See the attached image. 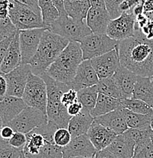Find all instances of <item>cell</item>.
Instances as JSON below:
<instances>
[{
  "label": "cell",
  "instance_id": "74e56055",
  "mask_svg": "<svg viewBox=\"0 0 153 158\" xmlns=\"http://www.w3.org/2000/svg\"><path fill=\"white\" fill-rule=\"evenodd\" d=\"M123 0H105L106 9L111 16V19H115L121 15L119 6Z\"/></svg>",
  "mask_w": 153,
  "mask_h": 158
},
{
  "label": "cell",
  "instance_id": "b9f144b4",
  "mask_svg": "<svg viewBox=\"0 0 153 158\" xmlns=\"http://www.w3.org/2000/svg\"><path fill=\"white\" fill-rule=\"evenodd\" d=\"M21 4L28 6L35 13H37L39 15H41V11L40 7H39L38 0H15Z\"/></svg>",
  "mask_w": 153,
  "mask_h": 158
},
{
  "label": "cell",
  "instance_id": "9a60e30c",
  "mask_svg": "<svg viewBox=\"0 0 153 158\" xmlns=\"http://www.w3.org/2000/svg\"><path fill=\"white\" fill-rule=\"evenodd\" d=\"M99 80L95 69L92 66L91 60H83L77 69L70 87L79 91L82 88L96 85Z\"/></svg>",
  "mask_w": 153,
  "mask_h": 158
},
{
  "label": "cell",
  "instance_id": "7dc6e473",
  "mask_svg": "<svg viewBox=\"0 0 153 158\" xmlns=\"http://www.w3.org/2000/svg\"><path fill=\"white\" fill-rule=\"evenodd\" d=\"M51 1H52L53 6H55V8L57 9V11H58L60 16L67 15L66 11L65 9L64 0H51Z\"/></svg>",
  "mask_w": 153,
  "mask_h": 158
},
{
  "label": "cell",
  "instance_id": "f907efd6",
  "mask_svg": "<svg viewBox=\"0 0 153 158\" xmlns=\"http://www.w3.org/2000/svg\"><path fill=\"white\" fill-rule=\"evenodd\" d=\"M143 13H144V11H143V4L138 5L133 10V14L134 15L135 17H137L138 15H142Z\"/></svg>",
  "mask_w": 153,
  "mask_h": 158
},
{
  "label": "cell",
  "instance_id": "f35d334b",
  "mask_svg": "<svg viewBox=\"0 0 153 158\" xmlns=\"http://www.w3.org/2000/svg\"><path fill=\"white\" fill-rule=\"evenodd\" d=\"M145 0H123L119 6L120 12L133 13V10L136 6L143 4Z\"/></svg>",
  "mask_w": 153,
  "mask_h": 158
},
{
  "label": "cell",
  "instance_id": "816d5d0a",
  "mask_svg": "<svg viewBox=\"0 0 153 158\" xmlns=\"http://www.w3.org/2000/svg\"><path fill=\"white\" fill-rule=\"evenodd\" d=\"M9 18V7H0V19Z\"/></svg>",
  "mask_w": 153,
  "mask_h": 158
},
{
  "label": "cell",
  "instance_id": "91938a15",
  "mask_svg": "<svg viewBox=\"0 0 153 158\" xmlns=\"http://www.w3.org/2000/svg\"><path fill=\"white\" fill-rule=\"evenodd\" d=\"M151 140H152V143L153 144V135L152 136V138H151Z\"/></svg>",
  "mask_w": 153,
  "mask_h": 158
},
{
  "label": "cell",
  "instance_id": "cb8c5ba5",
  "mask_svg": "<svg viewBox=\"0 0 153 158\" xmlns=\"http://www.w3.org/2000/svg\"><path fill=\"white\" fill-rule=\"evenodd\" d=\"M94 122L91 113L82 110L79 115L72 116L68 125V129L72 138L87 134Z\"/></svg>",
  "mask_w": 153,
  "mask_h": 158
},
{
  "label": "cell",
  "instance_id": "8d00e7d4",
  "mask_svg": "<svg viewBox=\"0 0 153 158\" xmlns=\"http://www.w3.org/2000/svg\"><path fill=\"white\" fill-rule=\"evenodd\" d=\"M26 141H27L26 134L19 132V131H15L12 137L9 140V143L11 147L19 150H23L26 144Z\"/></svg>",
  "mask_w": 153,
  "mask_h": 158
},
{
  "label": "cell",
  "instance_id": "ac0fdd59",
  "mask_svg": "<svg viewBox=\"0 0 153 158\" xmlns=\"http://www.w3.org/2000/svg\"><path fill=\"white\" fill-rule=\"evenodd\" d=\"M27 106L21 98L6 96L0 101V116L3 126L9 124Z\"/></svg>",
  "mask_w": 153,
  "mask_h": 158
},
{
  "label": "cell",
  "instance_id": "6da1fadb",
  "mask_svg": "<svg viewBox=\"0 0 153 158\" xmlns=\"http://www.w3.org/2000/svg\"><path fill=\"white\" fill-rule=\"evenodd\" d=\"M121 65L138 76L153 75V40L146 38L140 30L133 37L119 42L117 46Z\"/></svg>",
  "mask_w": 153,
  "mask_h": 158
},
{
  "label": "cell",
  "instance_id": "4dcf8cb0",
  "mask_svg": "<svg viewBox=\"0 0 153 158\" xmlns=\"http://www.w3.org/2000/svg\"><path fill=\"white\" fill-rule=\"evenodd\" d=\"M38 4L41 11L43 21L49 28L50 24L60 17L58 11L51 0H38Z\"/></svg>",
  "mask_w": 153,
  "mask_h": 158
},
{
  "label": "cell",
  "instance_id": "3957f363",
  "mask_svg": "<svg viewBox=\"0 0 153 158\" xmlns=\"http://www.w3.org/2000/svg\"><path fill=\"white\" fill-rule=\"evenodd\" d=\"M82 61L83 56L80 43L70 42L45 73L57 81L70 86Z\"/></svg>",
  "mask_w": 153,
  "mask_h": 158
},
{
  "label": "cell",
  "instance_id": "277c9868",
  "mask_svg": "<svg viewBox=\"0 0 153 158\" xmlns=\"http://www.w3.org/2000/svg\"><path fill=\"white\" fill-rule=\"evenodd\" d=\"M40 77L47 85V120L57 125L59 128H67L72 116L69 115L67 108L62 103L61 98L71 87L57 81L46 73Z\"/></svg>",
  "mask_w": 153,
  "mask_h": 158
},
{
  "label": "cell",
  "instance_id": "9c48e42d",
  "mask_svg": "<svg viewBox=\"0 0 153 158\" xmlns=\"http://www.w3.org/2000/svg\"><path fill=\"white\" fill-rule=\"evenodd\" d=\"M47 123V114L37 108L27 106L7 125L15 131L28 134L34 128L44 126Z\"/></svg>",
  "mask_w": 153,
  "mask_h": 158
},
{
  "label": "cell",
  "instance_id": "f6af8a7d",
  "mask_svg": "<svg viewBox=\"0 0 153 158\" xmlns=\"http://www.w3.org/2000/svg\"><path fill=\"white\" fill-rule=\"evenodd\" d=\"M82 111V106L79 101L72 103L67 107V112L70 116H75L79 114Z\"/></svg>",
  "mask_w": 153,
  "mask_h": 158
},
{
  "label": "cell",
  "instance_id": "2e32d148",
  "mask_svg": "<svg viewBox=\"0 0 153 158\" xmlns=\"http://www.w3.org/2000/svg\"><path fill=\"white\" fill-rule=\"evenodd\" d=\"M87 135L96 151H98L105 149L114 140L117 135L112 130L104 127L94 119L87 132Z\"/></svg>",
  "mask_w": 153,
  "mask_h": 158
},
{
  "label": "cell",
  "instance_id": "52a82bcc",
  "mask_svg": "<svg viewBox=\"0 0 153 158\" xmlns=\"http://www.w3.org/2000/svg\"><path fill=\"white\" fill-rule=\"evenodd\" d=\"M21 98L28 106L38 109L47 114V85L40 76L30 73Z\"/></svg>",
  "mask_w": 153,
  "mask_h": 158
},
{
  "label": "cell",
  "instance_id": "7402d4cb",
  "mask_svg": "<svg viewBox=\"0 0 153 158\" xmlns=\"http://www.w3.org/2000/svg\"><path fill=\"white\" fill-rule=\"evenodd\" d=\"M135 146L134 141L123 132L118 135L106 149L119 158H132L134 154Z\"/></svg>",
  "mask_w": 153,
  "mask_h": 158
},
{
  "label": "cell",
  "instance_id": "8992f818",
  "mask_svg": "<svg viewBox=\"0 0 153 158\" xmlns=\"http://www.w3.org/2000/svg\"><path fill=\"white\" fill-rule=\"evenodd\" d=\"M9 17L18 31L47 28L42 16L15 0H9Z\"/></svg>",
  "mask_w": 153,
  "mask_h": 158
},
{
  "label": "cell",
  "instance_id": "836d02e7",
  "mask_svg": "<svg viewBox=\"0 0 153 158\" xmlns=\"http://www.w3.org/2000/svg\"><path fill=\"white\" fill-rule=\"evenodd\" d=\"M18 32L15 26L9 18L5 19H0V41L14 35Z\"/></svg>",
  "mask_w": 153,
  "mask_h": 158
},
{
  "label": "cell",
  "instance_id": "db71d44e",
  "mask_svg": "<svg viewBox=\"0 0 153 158\" xmlns=\"http://www.w3.org/2000/svg\"><path fill=\"white\" fill-rule=\"evenodd\" d=\"M2 126H3V123H2V120L1 116H0V130H1V128H2Z\"/></svg>",
  "mask_w": 153,
  "mask_h": 158
},
{
  "label": "cell",
  "instance_id": "680465c9",
  "mask_svg": "<svg viewBox=\"0 0 153 158\" xmlns=\"http://www.w3.org/2000/svg\"><path fill=\"white\" fill-rule=\"evenodd\" d=\"M71 158H95V157H71Z\"/></svg>",
  "mask_w": 153,
  "mask_h": 158
},
{
  "label": "cell",
  "instance_id": "c3c4849f",
  "mask_svg": "<svg viewBox=\"0 0 153 158\" xmlns=\"http://www.w3.org/2000/svg\"><path fill=\"white\" fill-rule=\"evenodd\" d=\"M95 158H119L117 157L116 155L112 154L111 152H110L108 150L105 149L101 150V151H97L96 154H95Z\"/></svg>",
  "mask_w": 153,
  "mask_h": 158
},
{
  "label": "cell",
  "instance_id": "60d3db41",
  "mask_svg": "<svg viewBox=\"0 0 153 158\" xmlns=\"http://www.w3.org/2000/svg\"><path fill=\"white\" fill-rule=\"evenodd\" d=\"M15 34L8 37V38L3 40L0 41V67H1L2 62L3 59H4L5 56H6V52H7L8 49H9L11 41H12V40L14 39Z\"/></svg>",
  "mask_w": 153,
  "mask_h": 158
},
{
  "label": "cell",
  "instance_id": "f546056e",
  "mask_svg": "<svg viewBox=\"0 0 153 158\" xmlns=\"http://www.w3.org/2000/svg\"><path fill=\"white\" fill-rule=\"evenodd\" d=\"M121 106L130 111L139 114L147 115L153 113V109L142 100L136 98L121 99Z\"/></svg>",
  "mask_w": 153,
  "mask_h": 158
},
{
  "label": "cell",
  "instance_id": "7c38bea8",
  "mask_svg": "<svg viewBox=\"0 0 153 158\" xmlns=\"http://www.w3.org/2000/svg\"><path fill=\"white\" fill-rule=\"evenodd\" d=\"M32 72L29 64H21L8 74H5L7 80V96L22 98L30 73Z\"/></svg>",
  "mask_w": 153,
  "mask_h": 158
},
{
  "label": "cell",
  "instance_id": "681fc988",
  "mask_svg": "<svg viewBox=\"0 0 153 158\" xmlns=\"http://www.w3.org/2000/svg\"><path fill=\"white\" fill-rule=\"evenodd\" d=\"M90 2L92 7L106 8L105 0H90Z\"/></svg>",
  "mask_w": 153,
  "mask_h": 158
},
{
  "label": "cell",
  "instance_id": "d590c367",
  "mask_svg": "<svg viewBox=\"0 0 153 158\" xmlns=\"http://www.w3.org/2000/svg\"><path fill=\"white\" fill-rule=\"evenodd\" d=\"M132 158H153V144L152 141L140 148H136Z\"/></svg>",
  "mask_w": 153,
  "mask_h": 158
},
{
  "label": "cell",
  "instance_id": "d4e9b609",
  "mask_svg": "<svg viewBox=\"0 0 153 158\" xmlns=\"http://www.w3.org/2000/svg\"><path fill=\"white\" fill-rule=\"evenodd\" d=\"M132 98L142 100L153 109V86L150 78L137 77Z\"/></svg>",
  "mask_w": 153,
  "mask_h": 158
},
{
  "label": "cell",
  "instance_id": "ee69618b",
  "mask_svg": "<svg viewBox=\"0 0 153 158\" xmlns=\"http://www.w3.org/2000/svg\"><path fill=\"white\" fill-rule=\"evenodd\" d=\"M15 132V131L12 128L8 126V125H6V126H3L1 130H0V138H2L3 140L9 141V140L12 137Z\"/></svg>",
  "mask_w": 153,
  "mask_h": 158
},
{
  "label": "cell",
  "instance_id": "83f0119b",
  "mask_svg": "<svg viewBox=\"0 0 153 158\" xmlns=\"http://www.w3.org/2000/svg\"><path fill=\"white\" fill-rule=\"evenodd\" d=\"M123 114L129 128L147 129L151 128V122L153 119V113L147 115L139 114L123 108Z\"/></svg>",
  "mask_w": 153,
  "mask_h": 158
},
{
  "label": "cell",
  "instance_id": "8fae6325",
  "mask_svg": "<svg viewBox=\"0 0 153 158\" xmlns=\"http://www.w3.org/2000/svg\"><path fill=\"white\" fill-rule=\"evenodd\" d=\"M47 28H36L19 31L21 64H29L35 55L43 34Z\"/></svg>",
  "mask_w": 153,
  "mask_h": 158
},
{
  "label": "cell",
  "instance_id": "603a6c76",
  "mask_svg": "<svg viewBox=\"0 0 153 158\" xmlns=\"http://www.w3.org/2000/svg\"><path fill=\"white\" fill-rule=\"evenodd\" d=\"M27 141L23 148V153L28 158H32L39 154V151L50 141L46 138L44 135L38 129V128L26 134ZM52 143V142H50Z\"/></svg>",
  "mask_w": 153,
  "mask_h": 158
},
{
  "label": "cell",
  "instance_id": "e575fe53",
  "mask_svg": "<svg viewBox=\"0 0 153 158\" xmlns=\"http://www.w3.org/2000/svg\"><path fill=\"white\" fill-rule=\"evenodd\" d=\"M72 135L66 128H59L56 130L53 135V141L57 145L64 148L70 144L72 140Z\"/></svg>",
  "mask_w": 153,
  "mask_h": 158
},
{
  "label": "cell",
  "instance_id": "11a10c76",
  "mask_svg": "<svg viewBox=\"0 0 153 158\" xmlns=\"http://www.w3.org/2000/svg\"><path fill=\"white\" fill-rule=\"evenodd\" d=\"M20 158H28L27 157H26L25 155H24V153L22 152V154H21V157H20Z\"/></svg>",
  "mask_w": 153,
  "mask_h": 158
},
{
  "label": "cell",
  "instance_id": "bcb514c9",
  "mask_svg": "<svg viewBox=\"0 0 153 158\" xmlns=\"http://www.w3.org/2000/svg\"><path fill=\"white\" fill-rule=\"evenodd\" d=\"M142 33L149 40H153V21L149 20L147 24L140 30Z\"/></svg>",
  "mask_w": 153,
  "mask_h": 158
},
{
  "label": "cell",
  "instance_id": "484cf974",
  "mask_svg": "<svg viewBox=\"0 0 153 158\" xmlns=\"http://www.w3.org/2000/svg\"><path fill=\"white\" fill-rule=\"evenodd\" d=\"M120 106H121V99L114 98L99 93L96 104L91 110V115L94 118L98 117L112 112Z\"/></svg>",
  "mask_w": 153,
  "mask_h": 158
},
{
  "label": "cell",
  "instance_id": "5bb4252c",
  "mask_svg": "<svg viewBox=\"0 0 153 158\" xmlns=\"http://www.w3.org/2000/svg\"><path fill=\"white\" fill-rule=\"evenodd\" d=\"M97 151L87 134L72 138L70 144L62 148V158L93 157Z\"/></svg>",
  "mask_w": 153,
  "mask_h": 158
},
{
  "label": "cell",
  "instance_id": "5b68a950",
  "mask_svg": "<svg viewBox=\"0 0 153 158\" xmlns=\"http://www.w3.org/2000/svg\"><path fill=\"white\" fill-rule=\"evenodd\" d=\"M48 30L70 42L80 43L92 33L85 21L72 19L68 15L60 16L50 24Z\"/></svg>",
  "mask_w": 153,
  "mask_h": 158
},
{
  "label": "cell",
  "instance_id": "4316f807",
  "mask_svg": "<svg viewBox=\"0 0 153 158\" xmlns=\"http://www.w3.org/2000/svg\"><path fill=\"white\" fill-rule=\"evenodd\" d=\"M67 15L72 19L86 21L88 10L91 7L90 0H64Z\"/></svg>",
  "mask_w": 153,
  "mask_h": 158
},
{
  "label": "cell",
  "instance_id": "44dd1931",
  "mask_svg": "<svg viewBox=\"0 0 153 158\" xmlns=\"http://www.w3.org/2000/svg\"><path fill=\"white\" fill-rule=\"evenodd\" d=\"M21 64V55L19 45V31L16 33L14 39L6 52L0 67V72L8 74Z\"/></svg>",
  "mask_w": 153,
  "mask_h": 158
},
{
  "label": "cell",
  "instance_id": "9f6ffc18",
  "mask_svg": "<svg viewBox=\"0 0 153 158\" xmlns=\"http://www.w3.org/2000/svg\"><path fill=\"white\" fill-rule=\"evenodd\" d=\"M150 80H151V82H152V86H153V75L150 78Z\"/></svg>",
  "mask_w": 153,
  "mask_h": 158
},
{
  "label": "cell",
  "instance_id": "1f68e13d",
  "mask_svg": "<svg viewBox=\"0 0 153 158\" xmlns=\"http://www.w3.org/2000/svg\"><path fill=\"white\" fill-rule=\"evenodd\" d=\"M96 85L99 93L114 98L123 99L122 94L112 77L100 79Z\"/></svg>",
  "mask_w": 153,
  "mask_h": 158
},
{
  "label": "cell",
  "instance_id": "30bf717a",
  "mask_svg": "<svg viewBox=\"0 0 153 158\" xmlns=\"http://www.w3.org/2000/svg\"><path fill=\"white\" fill-rule=\"evenodd\" d=\"M135 24L134 15L123 12L117 19L111 20L107 29V34L115 40H123L133 37L135 33Z\"/></svg>",
  "mask_w": 153,
  "mask_h": 158
},
{
  "label": "cell",
  "instance_id": "e0dca14e",
  "mask_svg": "<svg viewBox=\"0 0 153 158\" xmlns=\"http://www.w3.org/2000/svg\"><path fill=\"white\" fill-rule=\"evenodd\" d=\"M111 18L106 8L91 7L88 10L86 24L93 34H107Z\"/></svg>",
  "mask_w": 153,
  "mask_h": 158
},
{
  "label": "cell",
  "instance_id": "6f0895ef",
  "mask_svg": "<svg viewBox=\"0 0 153 158\" xmlns=\"http://www.w3.org/2000/svg\"><path fill=\"white\" fill-rule=\"evenodd\" d=\"M151 128H152V129L153 130V119L152 120V122H151Z\"/></svg>",
  "mask_w": 153,
  "mask_h": 158
},
{
  "label": "cell",
  "instance_id": "d6986e66",
  "mask_svg": "<svg viewBox=\"0 0 153 158\" xmlns=\"http://www.w3.org/2000/svg\"><path fill=\"white\" fill-rule=\"evenodd\" d=\"M94 119L104 127L112 130L117 135L123 134L129 128L125 120L122 106H120L112 112L94 118Z\"/></svg>",
  "mask_w": 153,
  "mask_h": 158
},
{
  "label": "cell",
  "instance_id": "ba28073f",
  "mask_svg": "<svg viewBox=\"0 0 153 158\" xmlns=\"http://www.w3.org/2000/svg\"><path fill=\"white\" fill-rule=\"evenodd\" d=\"M119 42L111 38L107 34L91 33L80 42L83 60H91L113 50L117 48Z\"/></svg>",
  "mask_w": 153,
  "mask_h": 158
},
{
  "label": "cell",
  "instance_id": "4fadbf2b",
  "mask_svg": "<svg viewBox=\"0 0 153 158\" xmlns=\"http://www.w3.org/2000/svg\"><path fill=\"white\" fill-rule=\"evenodd\" d=\"M91 62L99 79L112 77L121 66L117 47L107 53L91 59Z\"/></svg>",
  "mask_w": 153,
  "mask_h": 158
},
{
  "label": "cell",
  "instance_id": "ffe728a7",
  "mask_svg": "<svg viewBox=\"0 0 153 158\" xmlns=\"http://www.w3.org/2000/svg\"><path fill=\"white\" fill-rule=\"evenodd\" d=\"M137 77L138 75L123 67L122 65H121L116 71L112 78L121 91L123 98H132Z\"/></svg>",
  "mask_w": 153,
  "mask_h": 158
},
{
  "label": "cell",
  "instance_id": "f1b7e54d",
  "mask_svg": "<svg viewBox=\"0 0 153 158\" xmlns=\"http://www.w3.org/2000/svg\"><path fill=\"white\" fill-rule=\"evenodd\" d=\"M97 85L82 88L78 91V101L82 106V110L91 113L96 104L98 96Z\"/></svg>",
  "mask_w": 153,
  "mask_h": 158
},
{
  "label": "cell",
  "instance_id": "d6a6232c",
  "mask_svg": "<svg viewBox=\"0 0 153 158\" xmlns=\"http://www.w3.org/2000/svg\"><path fill=\"white\" fill-rule=\"evenodd\" d=\"M32 158H62V148L55 143H47L39 154Z\"/></svg>",
  "mask_w": 153,
  "mask_h": 158
},
{
  "label": "cell",
  "instance_id": "7bdbcfd3",
  "mask_svg": "<svg viewBox=\"0 0 153 158\" xmlns=\"http://www.w3.org/2000/svg\"><path fill=\"white\" fill-rule=\"evenodd\" d=\"M8 85L6 75L0 72V101L7 96Z\"/></svg>",
  "mask_w": 153,
  "mask_h": 158
},
{
  "label": "cell",
  "instance_id": "f5cc1de1",
  "mask_svg": "<svg viewBox=\"0 0 153 158\" xmlns=\"http://www.w3.org/2000/svg\"><path fill=\"white\" fill-rule=\"evenodd\" d=\"M145 15H146V17L148 18V19L150 20V21H153V11H151V12H147V13H144Z\"/></svg>",
  "mask_w": 153,
  "mask_h": 158
},
{
  "label": "cell",
  "instance_id": "ab89813d",
  "mask_svg": "<svg viewBox=\"0 0 153 158\" xmlns=\"http://www.w3.org/2000/svg\"><path fill=\"white\" fill-rule=\"evenodd\" d=\"M77 101H78V91L72 88H70V90L66 91L61 98L62 103L66 108L70 104Z\"/></svg>",
  "mask_w": 153,
  "mask_h": 158
},
{
  "label": "cell",
  "instance_id": "7a4b0ae2",
  "mask_svg": "<svg viewBox=\"0 0 153 158\" xmlns=\"http://www.w3.org/2000/svg\"><path fill=\"white\" fill-rule=\"evenodd\" d=\"M69 43L67 39L46 29L37 52L29 63L32 73L38 76L44 75Z\"/></svg>",
  "mask_w": 153,
  "mask_h": 158
}]
</instances>
